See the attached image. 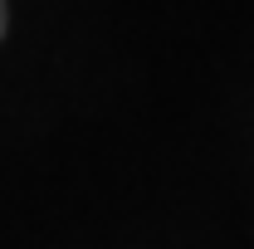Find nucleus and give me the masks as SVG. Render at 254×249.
<instances>
[{
    "mask_svg": "<svg viewBox=\"0 0 254 249\" xmlns=\"http://www.w3.org/2000/svg\"><path fill=\"white\" fill-rule=\"evenodd\" d=\"M0 34H5V0H0Z\"/></svg>",
    "mask_w": 254,
    "mask_h": 249,
    "instance_id": "obj_1",
    "label": "nucleus"
}]
</instances>
